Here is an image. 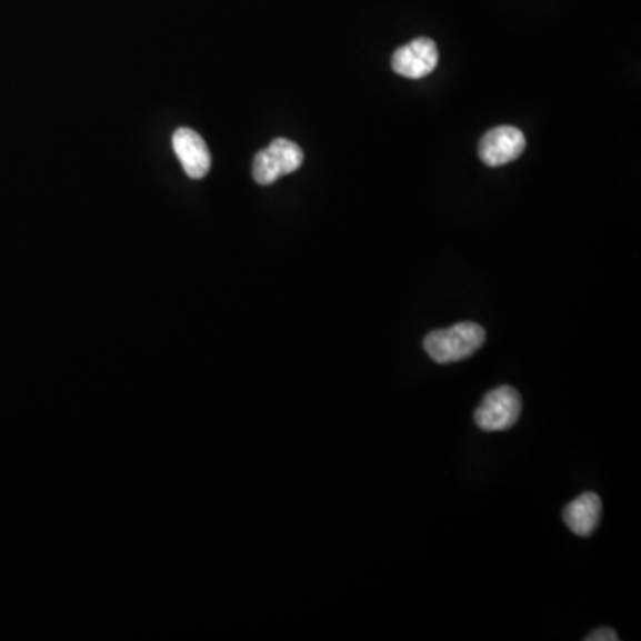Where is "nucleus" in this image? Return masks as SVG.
I'll use <instances>...</instances> for the list:
<instances>
[{"label":"nucleus","mask_w":641,"mask_h":641,"mask_svg":"<svg viewBox=\"0 0 641 641\" xmlns=\"http://www.w3.org/2000/svg\"><path fill=\"white\" fill-rule=\"evenodd\" d=\"M487 333L483 327L472 321L454 324L445 330H435L424 339V350L437 363H454L469 359L481 350Z\"/></svg>","instance_id":"obj_1"},{"label":"nucleus","mask_w":641,"mask_h":641,"mask_svg":"<svg viewBox=\"0 0 641 641\" xmlns=\"http://www.w3.org/2000/svg\"><path fill=\"white\" fill-rule=\"evenodd\" d=\"M303 159H306L303 150L294 141L279 138L268 149L257 153L253 161V179L257 184H274L280 177L300 170Z\"/></svg>","instance_id":"obj_2"},{"label":"nucleus","mask_w":641,"mask_h":641,"mask_svg":"<svg viewBox=\"0 0 641 641\" xmlns=\"http://www.w3.org/2000/svg\"><path fill=\"white\" fill-rule=\"evenodd\" d=\"M522 412L521 394L513 387H499L484 395L475 410V427L483 431L510 430Z\"/></svg>","instance_id":"obj_3"},{"label":"nucleus","mask_w":641,"mask_h":641,"mask_svg":"<svg viewBox=\"0 0 641 641\" xmlns=\"http://www.w3.org/2000/svg\"><path fill=\"white\" fill-rule=\"evenodd\" d=\"M439 50L430 38H418L400 47L392 56V70L407 79H424L435 72Z\"/></svg>","instance_id":"obj_4"},{"label":"nucleus","mask_w":641,"mask_h":641,"mask_svg":"<svg viewBox=\"0 0 641 641\" xmlns=\"http://www.w3.org/2000/svg\"><path fill=\"white\" fill-rule=\"evenodd\" d=\"M525 149V138L519 129L510 126L495 127L483 136L480 158L487 167H504L521 158Z\"/></svg>","instance_id":"obj_5"},{"label":"nucleus","mask_w":641,"mask_h":641,"mask_svg":"<svg viewBox=\"0 0 641 641\" xmlns=\"http://www.w3.org/2000/svg\"><path fill=\"white\" fill-rule=\"evenodd\" d=\"M180 164L191 179H203L211 170V152L202 136L193 129L180 127L171 138Z\"/></svg>","instance_id":"obj_6"},{"label":"nucleus","mask_w":641,"mask_h":641,"mask_svg":"<svg viewBox=\"0 0 641 641\" xmlns=\"http://www.w3.org/2000/svg\"><path fill=\"white\" fill-rule=\"evenodd\" d=\"M602 501L597 493L587 492L563 510L567 528L578 537H590L601 521Z\"/></svg>","instance_id":"obj_7"},{"label":"nucleus","mask_w":641,"mask_h":641,"mask_svg":"<svg viewBox=\"0 0 641 641\" xmlns=\"http://www.w3.org/2000/svg\"><path fill=\"white\" fill-rule=\"evenodd\" d=\"M588 641H619V634L610 628L597 629L590 637H587Z\"/></svg>","instance_id":"obj_8"}]
</instances>
